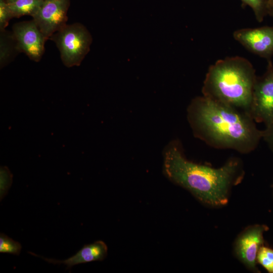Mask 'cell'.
I'll return each instance as SVG.
<instances>
[{
	"label": "cell",
	"instance_id": "obj_1",
	"mask_svg": "<svg viewBox=\"0 0 273 273\" xmlns=\"http://www.w3.org/2000/svg\"><path fill=\"white\" fill-rule=\"evenodd\" d=\"M190 112L197 134L213 148L248 154L262 139L248 113L204 96L194 101Z\"/></svg>",
	"mask_w": 273,
	"mask_h": 273
},
{
	"label": "cell",
	"instance_id": "obj_2",
	"mask_svg": "<svg viewBox=\"0 0 273 273\" xmlns=\"http://www.w3.org/2000/svg\"><path fill=\"white\" fill-rule=\"evenodd\" d=\"M164 166L172 180L213 207L228 203L231 188L241 183L244 175L242 162L237 158H230L222 166L213 168L187 160L176 147L166 152Z\"/></svg>",
	"mask_w": 273,
	"mask_h": 273
},
{
	"label": "cell",
	"instance_id": "obj_3",
	"mask_svg": "<svg viewBox=\"0 0 273 273\" xmlns=\"http://www.w3.org/2000/svg\"><path fill=\"white\" fill-rule=\"evenodd\" d=\"M256 77L252 65L244 58L219 60L209 67L202 93L206 98L249 114Z\"/></svg>",
	"mask_w": 273,
	"mask_h": 273
},
{
	"label": "cell",
	"instance_id": "obj_4",
	"mask_svg": "<svg viewBox=\"0 0 273 273\" xmlns=\"http://www.w3.org/2000/svg\"><path fill=\"white\" fill-rule=\"evenodd\" d=\"M51 38L60 51L63 63L67 67L80 64L89 50L90 34L80 24L65 25Z\"/></svg>",
	"mask_w": 273,
	"mask_h": 273
},
{
	"label": "cell",
	"instance_id": "obj_5",
	"mask_svg": "<svg viewBox=\"0 0 273 273\" xmlns=\"http://www.w3.org/2000/svg\"><path fill=\"white\" fill-rule=\"evenodd\" d=\"M249 113L255 122L265 126L273 118V64L270 60L265 72L256 77Z\"/></svg>",
	"mask_w": 273,
	"mask_h": 273
},
{
	"label": "cell",
	"instance_id": "obj_6",
	"mask_svg": "<svg viewBox=\"0 0 273 273\" xmlns=\"http://www.w3.org/2000/svg\"><path fill=\"white\" fill-rule=\"evenodd\" d=\"M264 224H254L246 228L236 239L234 251L237 258L250 271L259 272L257 267V255L264 244V233L268 230Z\"/></svg>",
	"mask_w": 273,
	"mask_h": 273
},
{
	"label": "cell",
	"instance_id": "obj_7",
	"mask_svg": "<svg viewBox=\"0 0 273 273\" xmlns=\"http://www.w3.org/2000/svg\"><path fill=\"white\" fill-rule=\"evenodd\" d=\"M69 0H44L37 12L32 16L46 39L66 25Z\"/></svg>",
	"mask_w": 273,
	"mask_h": 273
},
{
	"label": "cell",
	"instance_id": "obj_8",
	"mask_svg": "<svg viewBox=\"0 0 273 273\" xmlns=\"http://www.w3.org/2000/svg\"><path fill=\"white\" fill-rule=\"evenodd\" d=\"M234 38L249 51L267 60L273 56V26L244 28L234 33Z\"/></svg>",
	"mask_w": 273,
	"mask_h": 273
},
{
	"label": "cell",
	"instance_id": "obj_9",
	"mask_svg": "<svg viewBox=\"0 0 273 273\" xmlns=\"http://www.w3.org/2000/svg\"><path fill=\"white\" fill-rule=\"evenodd\" d=\"M13 31L18 48L31 59L39 61L44 51L46 39L35 22L32 20L17 23L14 26Z\"/></svg>",
	"mask_w": 273,
	"mask_h": 273
},
{
	"label": "cell",
	"instance_id": "obj_10",
	"mask_svg": "<svg viewBox=\"0 0 273 273\" xmlns=\"http://www.w3.org/2000/svg\"><path fill=\"white\" fill-rule=\"evenodd\" d=\"M28 253L40 257L50 263L64 264L66 266V269L70 270L75 265L94 261L103 260L107 255L108 247L103 241H98L92 244L84 245L75 255L63 260L44 258L31 252Z\"/></svg>",
	"mask_w": 273,
	"mask_h": 273
},
{
	"label": "cell",
	"instance_id": "obj_11",
	"mask_svg": "<svg viewBox=\"0 0 273 273\" xmlns=\"http://www.w3.org/2000/svg\"><path fill=\"white\" fill-rule=\"evenodd\" d=\"M44 0H13L7 2L12 17L24 15L32 17L37 12Z\"/></svg>",
	"mask_w": 273,
	"mask_h": 273
},
{
	"label": "cell",
	"instance_id": "obj_12",
	"mask_svg": "<svg viewBox=\"0 0 273 273\" xmlns=\"http://www.w3.org/2000/svg\"><path fill=\"white\" fill-rule=\"evenodd\" d=\"M22 249L20 243L16 242L6 235L0 234V252L19 255Z\"/></svg>",
	"mask_w": 273,
	"mask_h": 273
},
{
	"label": "cell",
	"instance_id": "obj_13",
	"mask_svg": "<svg viewBox=\"0 0 273 273\" xmlns=\"http://www.w3.org/2000/svg\"><path fill=\"white\" fill-rule=\"evenodd\" d=\"M257 262L269 273H273V249L262 246L257 253Z\"/></svg>",
	"mask_w": 273,
	"mask_h": 273
},
{
	"label": "cell",
	"instance_id": "obj_14",
	"mask_svg": "<svg viewBox=\"0 0 273 273\" xmlns=\"http://www.w3.org/2000/svg\"><path fill=\"white\" fill-rule=\"evenodd\" d=\"M243 6H248L252 9L256 20L261 22L267 15V0H241Z\"/></svg>",
	"mask_w": 273,
	"mask_h": 273
},
{
	"label": "cell",
	"instance_id": "obj_15",
	"mask_svg": "<svg viewBox=\"0 0 273 273\" xmlns=\"http://www.w3.org/2000/svg\"><path fill=\"white\" fill-rule=\"evenodd\" d=\"M12 176L6 167L1 168V200L7 194L11 185Z\"/></svg>",
	"mask_w": 273,
	"mask_h": 273
},
{
	"label": "cell",
	"instance_id": "obj_16",
	"mask_svg": "<svg viewBox=\"0 0 273 273\" xmlns=\"http://www.w3.org/2000/svg\"><path fill=\"white\" fill-rule=\"evenodd\" d=\"M12 18L5 0H0V27L3 30L7 25L9 20Z\"/></svg>",
	"mask_w": 273,
	"mask_h": 273
},
{
	"label": "cell",
	"instance_id": "obj_17",
	"mask_svg": "<svg viewBox=\"0 0 273 273\" xmlns=\"http://www.w3.org/2000/svg\"><path fill=\"white\" fill-rule=\"evenodd\" d=\"M262 139L273 153V118L271 122L262 130Z\"/></svg>",
	"mask_w": 273,
	"mask_h": 273
},
{
	"label": "cell",
	"instance_id": "obj_18",
	"mask_svg": "<svg viewBox=\"0 0 273 273\" xmlns=\"http://www.w3.org/2000/svg\"><path fill=\"white\" fill-rule=\"evenodd\" d=\"M266 12L267 15L273 18V0H267Z\"/></svg>",
	"mask_w": 273,
	"mask_h": 273
},
{
	"label": "cell",
	"instance_id": "obj_19",
	"mask_svg": "<svg viewBox=\"0 0 273 273\" xmlns=\"http://www.w3.org/2000/svg\"><path fill=\"white\" fill-rule=\"evenodd\" d=\"M12 1H13V0H5V1L6 2H10Z\"/></svg>",
	"mask_w": 273,
	"mask_h": 273
}]
</instances>
